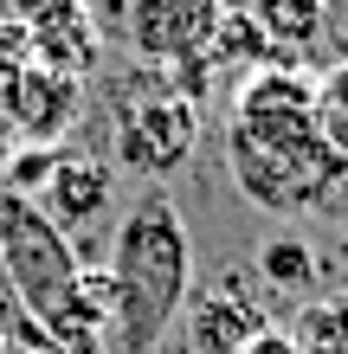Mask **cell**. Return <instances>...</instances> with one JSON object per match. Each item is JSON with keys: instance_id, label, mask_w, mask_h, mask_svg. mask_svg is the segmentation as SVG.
I'll return each mask as SVG.
<instances>
[{"instance_id": "1", "label": "cell", "mask_w": 348, "mask_h": 354, "mask_svg": "<svg viewBox=\"0 0 348 354\" xmlns=\"http://www.w3.org/2000/svg\"><path fill=\"white\" fill-rule=\"evenodd\" d=\"M110 354H155L194 290V239L181 206L149 187L110 232Z\"/></svg>"}, {"instance_id": "2", "label": "cell", "mask_w": 348, "mask_h": 354, "mask_svg": "<svg viewBox=\"0 0 348 354\" xmlns=\"http://www.w3.org/2000/svg\"><path fill=\"white\" fill-rule=\"evenodd\" d=\"M77 270H84L77 264V245L39 213V200L0 187V283H7V297L19 303V316L39 335H52V322L65 316Z\"/></svg>"}, {"instance_id": "3", "label": "cell", "mask_w": 348, "mask_h": 354, "mask_svg": "<svg viewBox=\"0 0 348 354\" xmlns=\"http://www.w3.org/2000/svg\"><path fill=\"white\" fill-rule=\"evenodd\" d=\"M110 142H116V168H122V174H136V180L161 187L168 174L187 168L194 149H200V103L161 77L155 91L122 97Z\"/></svg>"}, {"instance_id": "4", "label": "cell", "mask_w": 348, "mask_h": 354, "mask_svg": "<svg viewBox=\"0 0 348 354\" xmlns=\"http://www.w3.org/2000/svg\"><path fill=\"white\" fill-rule=\"evenodd\" d=\"M226 174H232V194L252 213H277V219H297L310 206L348 194V161L329 142L291 149V155H258V149H232L226 142Z\"/></svg>"}, {"instance_id": "5", "label": "cell", "mask_w": 348, "mask_h": 354, "mask_svg": "<svg viewBox=\"0 0 348 354\" xmlns=\"http://www.w3.org/2000/svg\"><path fill=\"white\" fill-rule=\"evenodd\" d=\"M226 142L232 149H258V155H291V149H316V110H310V71L297 65H258L239 77L232 91V116H226Z\"/></svg>"}, {"instance_id": "6", "label": "cell", "mask_w": 348, "mask_h": 354, "mask_svg": "<svg viewBox=\"0 0 348 354\" xmlns=\"http://www.w3.org/2000/svg\"><path fill=\"white\" fill-rule=\"evenodd\" d=\"M226 0H122V39L149 71H181L207 58Z\"/></svg>"}, {"instance_id": "7", "label": "cell", "mask_w": 348, "mask_h": 354, "mask_svg": "<svg viewBox=\"0 0 348 354\" xmlns=\"http://www.w3.org/2000/svg\"><path fill=\"white\" fill-rule=\"evenodd\" d=\"M181 354H245L252 335H264V303L252 297V283L245 277H207L187 290V303H181Z\"/></svg>"}, {"instance_id": "8", "label": "cell", "mask_w": 348, "mask_h": 354, "mask_svg": "<svg viewBox=\"0 0 348 354\" xmlns=\"http://www.w3.org/2000/svg\"><path fill=\"white\" fill-rule=\"evenodd\" d=\"M0 97H7V122H13V142H39V149H58L65 129L84 110V77H65V71H46V65H13L0 71Z\"/></svg>"}, {"instance_id": "9", "label": "cell", "mask_w": 348, "mask_h": 354, "mask_svg": "<svg viewBox=\"0 0 348 354\" xmlns=\"http://www.w3.org/2000/svg\"><path fill=\"white\" fill-rule=\"evenodd\" d=\"M33 200H39V213H46L65 239H77V232H91V225L110 213L116 174H110V161H97V155H65V149H58L46 187H39Z\"/></svg>"}, {"instance_id": "10", "label": "cell", "mask_w": 348, "mask_h": 354, "mask_svg": "<svg viewBox=\"0 0 348 354\" xmlns=\"http://www.w3.org/2000/svg\"><path fill=\"white\" fill-rule=\"evenodd\" d=\"M245 19L264 32V46L277 58L284 52H310L322 32H329V0H252Z\"/></svg>"}, {"instance_id": "11", "label": "cell", "mask_w": 348, "mask_h": 354, "mask_svg": "<svg viewBox=\"0 0 348 354\" xmlns=\"http://www.w3.org/2000/svg\"><path fill=\"white\" fill-rule=\"evenodd\" d=\"M252 270H258V283L271 290V297H291V303H310V297H316V277H322L316 252H310L297 232H271V239L252 252Z\"/></svg>"}, {"instance_id": "12", "label": "cell", "mask_w": 348, "mask_h": 354, "mask_svg": "<svg viewBox=\"0 0 348 354\" xmlns=\"http://www.w3.org/2000/svg\"><path fill=\"white\" fill-rule=\"evenodd\" d=\"M26 52H33V65H46V71L91 77L97 71V52H104V26H97L91 13H71V19H58V26H39Z\"/></svg>"}, {"instance_id": "13", "label": "cell", "mask_w": 348, "mask_h": 354, "mask_svg": "<svg viewBox=\"0 0 348 354\" xmlns=\"http://www.w3.org/2000/svg\"><path fill=\"white\" fill-rule=\"evenodd\" d=\"M291 342L303 354H348V297H310V303H297Z\"/></svg>"}, {"instance_id": "14", "label": "cell", "mask_w": 348, "mask_h": 354, "mask_svg": "<svg viewBox=\"0 0 348 354\" xmlns=\"http://www.w3.org/2000/svg\"><path fill=\"white\" fill-rule=\"evenodd\" d=\"M310 110H316V136L348 161V58H336L310 77Z\"/></svg>"}, {"instance_id": "15", "label": "cell", "mask_w": 348, "mask_h": 354, "mask_svg": "<svg viewBox=\"0 0 348 354\" xmlns=\"http://www.w3.org/2000/svg\"><path fill=\"white\" fill-rule=\"evenodd\" d=\"M52 161H58V149H39V142H13V155L0 161V168H7V187L13 194H39V187H46V174H52Z\"/></svg>"}, {"instance_id": "16", "label": "cell", "mask_w": 348, "mask_h": 354, "mask_svg": "<svg viewBox=\"0 0 348 354\" xmlns=\"http://www.w3.org/2000/svg\"><path fill=\"white\" fill-rule=\"evenodd\" d=\"M26 32H39V26H58V19H71V13H84V0H0Z\"/></svg>"}, {"instance_id": "17", "label": "cell", "mask_w": 348, "mask_h": 354, "mask_svg": "<svg viewBox=\"0 0 348 354\" xmlns=\"http://www.w3.org/2000/svg\"><path fill=\"white\" fill-rule=\"evenodd\" d=\"M245 354H303V348L291 342V328H264V335H252Z\"/></svg>"}, {"instance_id": "18", "label": "cell", "mask_w": 348, "mask_h": 354, "mask_svg": "<svg viewBox=\"0 0 348 354\" xmlns=\"http://www.w3.org/2000/svg\"><path fill=\"white\" fill-rule=\"evenodd\" d=\"M84 13L97 19V26H110V19H122V0H84Z\"/></svg>"}, {"instance_id": "19", "label": "cell", "mask_w": 348, "mask_h": 354, "mask_svg": "<svg viewBox=\"0 0 348 354\" xmlns=\"http://www.w3.org/2000/svg\"><path fill=\"white\" fill-rule=\"evenodd\" d=\"M13 155V122H7V97H0V161Z\"/></svg>"}, {"instance_id": "20", "label": "cell", "mask_w": 348, "mask_h": 354, "mask_svg": "<svg viewBox=\"0 0 348 354\" xmlns=\"http://www.w3.org/2000/svg\"><path fill=\"white\" fill-rule=\"evenodd\" d=\"M0 354H13V342H7V328H0Z\"/></svg>"}, {"instance_id": "21", "label": "cell", "mask_w": 348, "mask_h": 354, "mask_svg": "<svg viewBox=\"0 0 348 354\" xmlns=\"http://www.w3.org/2000/svg\"><path fill=\"white\" fill-rule=\"evenodd\" d=\"M19 354H58V348H19Z\"/></svg>"}, {"instance_id": "22", "label": "cell", "mask_w": 348, "mask_h": 354, "mask_svg": "<svg viewBox=\"0 0 348 354\" xmlns=\"http://www.w3.org/2000/svg\"><path fill=\"white\" fill-rule=\"evenodd\" d=\"M342 58H348V52H342Z\"/></svg>"}]
</instances>
